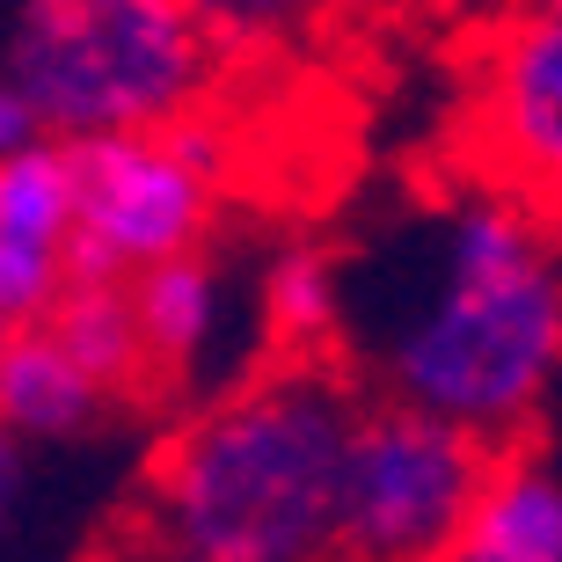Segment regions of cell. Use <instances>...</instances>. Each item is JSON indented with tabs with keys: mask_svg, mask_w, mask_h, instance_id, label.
<instances>
[{
	"mask_svg": "<svg viewBox=\"0 0 562 562\" xmlns=\"http://www.w3.org/2000/svg\"><path fill=\"white\" fill-rule=\"evenodd\" d=\"M66 168H74L66 285H132L168 256H190L220 190V146L198 125L81 139L66 146Z\"/></svg>",
	"mask_w": 562,
	"mask_h": 562,
	"instance_id": "5b68a950",
	"label": "cell"
},
{
	"mask_svg": "<svg viewBox=\"0 0 562 562\" xmlns=\"http://www.w3.org/2000/svg\"><path fill=\"white\" fill-rule=\"evenodd\" d=\"M117 402L74 366L44 329L0 336V431L8 438H88Z\"/></svg>",
	"mask_w": 562,
	"mask_h": 562,
	"instance_id": "ba28073f",
	"label": "cell"
},
{
	"mask_svg": "<svg viewBox=\"0 0 562 562\" xmlns=\"http://www.w3.org/2000/svg\"><path fill=\"white\" fill-rule=\"evenodd\" d=\"M52 344H59L74 366H81L110 402L139 395L154 366H146V344H139V322H132V300L125 285H66L52 300V314L37 322Z\"/></svg>",
	"mask_w": 562,
	"mask_h": 562,
	"instance_id": "9c48e42d",
	"label": "cell"
},
{
	"mask_svg": "<svg viewBox=\"0 0 562 562\" xmlns=\"http://www.w3.org/2000/svg\"><path fill=\"white\" fill-rule=\"evenodd\" d=\"M125 300H132V322H139L146 366H190L220 329V271L198 249L139 271L125 285Z\"/></svg>",
	"mask_w": 562,
	"mask_h": 562,
	"instance_id": "30bf717a",
	"label": "cell"
},
{
	"mask_svg": "<svg viewBox=\"0 0 562 562\" xmlns=\"http://www.w3.org/2000/svg\"><path fill=\"white\" fill-rule=\"evenodd\" d=\"M0 81L52 146L190 125L212 81V44L190 0H22Z\"/></svg>",
	"mask_w": 562,
	"mask_h": 562,
	"instance_id": "3957f363",
	"label": "cell"
},
{
	"mask_svg": "<svg viewBox=\"0 0 562 562\" xmlns=\"http://www.w3.org/2000/svg\"><path fill=\"white\" fill-rule=\"evenodd\" d=\"M475 125L497 176H512V198H562V22L512 15L482 66Z\"/></svg>",
	"mask_w": 562,
	"mask_h": 562,
	"instance_id": "8992f818",
	"label": "cell"
},
{
	"mask_svg": "<svg viewBox=\"0 0 562 562\" xmlns=\"http://www.w3.org/2000/svg\"><path fill=\"white\" fill-rule=\"evenodd\" d=\"M344 314V278L322 249H285L263 271V329L285 358H314Z\"/></svg>",
	"mask_w": 562,
	"mask_h": 562,
	"instance_id": "7c38bea8",
	"label": "cell"
},
{
	"mask_svg": "<svg viewBox=\"0 0 562 562\" xmlns=\"http://www.w3.org/2000/svg\"><path fill=\"white\" fill-rule=\"evenodd\" d=\"M37 139H44V132H37V117H30V103L0 81V161H8V154H22V146H37Z\"/></svg>",
	"mask_w": 562,
	"mask_h": 562,
	"instance_id": "5bb4252c",
	"label": "cell"
},
{
	"mask_svg": "<svg viewBox=\"0 0 562 562\" xmlns=\"http://www.w3.org/2000/svg\"><path fill=\"white\" fill-rule=\"evenodd\" d=\"M190 15H198L212 59H220V52H263V44H278L292 22L307 15V0H190Z\"/></svg>",
	"mask_w": 562,
	"mask_h": 562,
	"instance_id": "4fadbf2b",
	"label": "cell"
},
{
	"mask_svg": "<svg viewBox=\"0 0 562 562\" xmlns=\"http://www.w3.org/2000/svg\"><path fill=\"white\" fill-rule=\"evenodd\" d=\"M66 227H74V168L66 146L37 139L0 161V241L15 249H52L66 256Z\"/></svg>",
	"mask_w": 562,
	"mask_h": 562,
	"instance_id": "8fae6325",
	"label": "cell"
},
{
	"mask_svg": "<svg viewBox=\"0 0 562 562\" xmlns=\"http://www.w3.org/2000/svg\"><path fill=\"white\" fill-rule=\"evenodd\" d=\"M512 15H555L562 22V0H512Z\"/></svg>",
	"mask_w": 562,
	"mask_h": 562,
	"instance_id": "2e32d148",
	"label": "cell"
},
{
	"mask_svg": "<svg viewBox=\"0 0 562 562\" xmlns=\"http://www.w3.org/2000/svg\"><path fill=\"white\" fill-rule=\"evenodd\" d=\"M453 562H562V475L533 453H497Z\"/></svg>",
	"mask_w": 562,
	"mask_h": 562,
	"instance_id": "52a82bcc",
	"label": "cell"
},
{
	"mask_svg": "<svg viewBox=\"0 0 562 562\" xmlns=\"http://www.w3.org/2000/svg\"><path fill=\"white\" fill-rule=\"evenodd\" d=\"M490 446L402 402H358L336 475L329 562H453L490 482Z\"/></svg>",
	"mask_w": 562,
	"mask_h": 562,
	"instance_id": "277c9868",
	"label": "cell"
},
{
	"mask_svg": "<svg viewBox=\"0 0 562 562\" xmlns=\"http://www.w3.org/2000/svg\"><path fill=\"white\" fill-rule=\"evenodd\" d=\"M146 562H168V555H161V548H146Z\"/></svg>",
	"mask_w": 562,
	"mask_h": 562,
	"instance_id": "ac0fdd59",
	"label": "cell"
},
{
	"mask_svg": "<svg viewBox=\"0 0 562 562\" xmlns=\"http://www.w3.org/2000/svg\"><path fill=\"white\" fill-rule=\"evenodd\" d=\"M555 285H562V234H555Z\"/></svg>",
	"mask_w": 562,
	"mask_h": 562,
	"instance_id": "e0dca14e",
	"label": "cell"
},
{
	"mask_svg": "<svg viewBox=\"0 0 562 562\" xmlns=\"http://www.w3.org/2000/svg\"><path fill=\"white\" fill-rule=\"evenodd\" d=\"M358 387L322 358H278L168 438L146 548L168 562H329L336 475Z\"/></svg>",
	"mask_w": 562,
	"mask_h": 562,
	"instance_id": "7a4b0ae2",
	"label": "cell"
},
{
	"mask_svg": "<svg viewBox=\"0 0 562 562\" xmlns=\"http://www.w3.org/2000/svg\"><path fill=\"white\" fill-rule=\"evenodd\" d=\"M387 402L504 453L562 373L555 234L512 190H468L438 212L424 278L380 336Z\"/></svg>",
	"mask_w": 562,
	"mask_h": 562,
	"instance_id": "6da1fadb",
	"label": "cell"
},
{
	"mask_svg": "<svg viewBox=\"0 0 562 562\" xmlns=\"http://www.w3.org/2000/svg\"><path fill=\"white\" fill-rule=\"evenodd\" d=\"M15 504H22V438L0 431V533L15 519Z\"/></svg>",
	"mask_w": 562,
	"mask_h": 562,
	"instance_id": "9a60e30c",
	"label": "cell"
}]
</instances>
